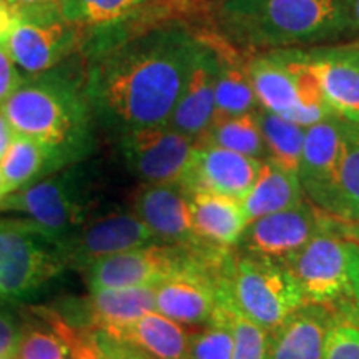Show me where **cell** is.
Returning <instances> with one entry per match:
<instances>
[{
  "mask_svg": "<svg viewBox=\"0 0 359 359\" xmlns=\"http://www.w3.org/2000/svg\"><path fill=\"white\" fill-rule=\"evenodd\" d=\"M8 195L7 193V188H6V180H4V175L0 172V203H2V200L6 198Z\"/></svg>",
  "mask_w": 359,
  "mask_h": 359,
  "instance_id": "7bdbcfd3",
  "label": "cell"
},
{
  "mask_svg": "<svg viewBox=\"0 0 359 359\" xmlns=\"http://www.w3.org/2000/svg\"><path fill=\"white\" fill-rule=\"evenodd\" d=\"M0 210L25 213L40 231L64 245L85 223L87 200L75 175L64 173L11 193Z\"/></svg>",
  "mask_w": 359,
  "mask_h": 359,
  "instance_id": "9c48e42d",
  "label": "cell"
},
{
  "mask_svg": "<svg viewBox=\"0 0 359 359\" xmlns=\"http://www.w3.org/2000/svg\"><path fill=\"white\" fill-rule=\"evenodd\" d=\"M323 359H359V327L341 320L326 339Z\"/></svg>",
  "mask_w": 359,
  "mask_h": 359,
  "instance_id": "d6a6232c",
  "label": "cell"
},
{
  "mask_svg": "<svg viewBox=\"0 0 359 359\" xmlns=\"http://www.w3.org/2000/svg\"><path fill=\"white\" fill-rule=\"evenodd\" d=\"M196 145L226 148V150L258 160L266 158V147H264L262 130H259L257 110L213 120L206 132L196 140Z\"/></svg>",
  "mask_w": 359,
  "mask_h": 359,
  "instance_id": "4316f807",
  "label": "cell"
},
{
  "mask_svg": "<svg viewBox=\"0 0 359 359\" xmlns=\"http://www.w3.org/2000/svg\"><path fill=\"white\" fill-rule=\"evenodd\" d=\"M12 20L13 17L7 0H0V37L8 32V29H11L12 25Z\"/></svg>",
  "mask_w": 359,
  "mask_h": 359,
  "instance_id": "b9f144b4",
  "label": "cell"
},
{
  "mask_svg": "<svg viewBox=\"0 0 359 359\" xmlns=\"http://www.w3.org/2000/svg\"><path fill=\"white\" fill-rule=\"evenodd\" d=\"M22 83H24V77L8 52L6 35H2L0 37V107Z\"/></svg>",
  "mask_w": 359,
  "mask_h": 359,
  "instance_id": "e575fe53",
  "label": "cell"
},
{
  "mask_svg": "<svg viewBox=\"0 0 359 359\" xmlns=\"http://www.w3.org/2000/svg\"><path fill=\"white\" fill-rule=\"evenodd\" d=\"M210 39L218 55L213 120L258 110L259 105L248 74V52H241V48L218 32L210 30Z\"/></svg>",
  "mask_w": 359,
  "mask_h": 359,
  "instance_id": "ffe728a7",
  "label": "cell"
},
{
  "mask_svg": "<svg viewBox=\"0 0 359 359\" xmlns=\"http://www.w3.org/2000/svg\"><path fill=\"white\" fill-rule=\"evenodd\" d=\"M83 326L88 331H109L128 325L155 309V288H110L92 291L83 303Z\"/></svg>",
  "mask_w": 359,
  "mask_h": 359,
  "instance_id": "603a6c76",
  "label": "cell"
},
{
  "mask_svg": "<svg viewBox=\"0 0 359 359\" xmlns=\"http://www.w3.org/2000/svg\"><path fill=\"white\" fill-rule=\"evenodd\" d=\"M226 290L238 311L266 333L303 306L302 293L288 269L269 258L233 255Z\"/></svg>",
  "mask_w": 359,
  "mask_h": 359,
  "instance_id": "5b68a950",
  "label": "cell"
},
{
  "mask_svg": "<svg viewBox=\"0 0 359 359\" xmlns=\"http://www.w3.org/2000/svg\"><path fill=\"white\" fill-rule=\"evenodd\" d=\"M7 4L11 7L12 17L39 19V17L64 15L62 0H7Z\"/></svg>",
  "mask_w": 359,
  "mask_h": 359,
  "instance_id": "d590c367",
  "label": "cell"
},
{
  "mask_svg": "<svg viewBox=\"0 0 359 359\" xmlns=\"http://www.w3.org/2000/svg\"><path fill=\"white\" fill-rule=\"evenodd\" d=\"M133 213L154 233L156 243L201 245L193 231L190 193L180 183H143L133 198Z\"/></svg>",
  "mask_w": 359,
  "mask_h": 359,
  "instance_id": "ac0fdd59",
  "label": "cell"
},
{
  "mask_svg": "<svg viewBox=\"0 0 359 359\" xmlns=\"http://www.w3.org/2000/svg\"><path fill=\"white\" fill-rule=\"evenodd\" d=\"M206 246L210 245L151 243L100 258L85 268L87 285L90 291L140 286L156 288L160 283L190 268Z\"/></svg>",
  "mask_w": 359,
  "mask_h": 359,
  "instance_id": "ba28073f",
  "label": "cell"
},
{
  "mask_svg": "<svg viewBox=\"0 0 359 359\" xmlns=\"http://www.w3.org/2000/svg\"><path fill=\"white\" fill-rule=\"evenodd\" d=\"M145 0H62V13L79 27H109L127 20Z\"/></svg>",
  "mask_w": 359,
  "mask_h": 359,
  "instance_id": "f546056e",
  "label": "cell"
},
{
  "mask_svg": "<svg viewBox=\"0 0 359 359\" xmlns=\"http://www.w3.org/2000/svg\"><path fill=\"white\" fill-rule=\"evenodd\" d=\"M102 333L138 349L151 359H187L190 336L180 323L158 311L147 313L137 321Z\"/></svg>",
  "mask_w": 359,
  "mask_h": 359,
  "instance_id": "7402d4cb",
  "label": "cell"
},
{
  "mask_svg": "<svg viewBox=\"0 0 359 359\" xmlns=\"http://www.w3.org/2000/svg\"><path fill=\"white\" fill-rule=\"evenodd\" d=\"M156 243L154 233L133 212H114L82 224L64 245L67 263L87 268L97 259Z\"/></svg>",
  "mask_w": 359,
  "mask_h": 359,
  "instance_id": "5bb4252c",
  "label": "cell"
},
{
  "mask_svg": "<svg viewBox=\"0 0 359 359\" xmlns=\"http://www.w3.org/2000/svg\"><path fill=\"white\" fill-rule=\"evenodd\" d=\"M348 275L349 294L338 313L343 320L359 327V245L351 240H348Z\"/></svg>",
  "mask_w": 359,
  "mask_h": 359,
  "instance_id": "836d02e7",
  "label": "cell"
},
{
  "mask_svg": "<svg viewBox=\"0 0 359 359\" xmlns=\"http://www.w3.org/2000/svg\"><path fill=\"white\" fill-rule=\"evenodd\" d=\"M42 321L45 326L32 323L22 330L15 353L17 359H74V354L62 334L43 318Z\"/></svg>",
  "mask_w": 359,
  "mask_h": 359,
  "instance_id": "4dcf8cb0",
  "label": "cell"
},
{
  "mask_svg": "<svg viewBox=\"0 0 359 359\" xmlns=\"http://www.w3.org/2000/svg\"><path fill=\"white\" fill-rule=\"evenodd\" d=\"M190 200L193 231L200 243L226 250L240 245L248 226L240 200L210 191H193Z\"/></svg>",
  "mask_w": 359,
  "mask_h": 359,
  "instance_id": "44dd1931",
  "label": "cell"
},
{
  "mask_svg": "<svg viewBox=\"0 0 359 359\" xmlns=\"http://www.w3.org/2000/svg\"><path fill=\"white\" fill-rule=\"evenodd\" d=\"M330 217L341 223L359 219V125L344 120V155Z\"/></svg>",
  "mask_w": 359,
  "mask_h": 359,
  "instance_id": "83f0119b",
  "label": "cell"
},
{
  "mask_svg": "<svg viewBox=\"0 0 359 359\" xmlns=\"http://www.w3.org/2000/svg\"><path fill=\"white\" fill-rule=\"evenodd\" d=\"M230 296L228 290H224L222 303L212 321L188 338L187 359H231L235 338L230 323Z\"/></svg>",
  "mask_w": 359,
  "mask_h": 359,
  "instance_id": "f1b7e54d",
  "label": "cell"
},
{
  "mask_svg": "<svg viewBox=\"0 0 359 359\" xmlns=\"http://www.w3.org/2000/svg\"><path fill=\"white\" fill-rule=\"evenodd\" d=\"M196 45L198 32L175 20L125 39L92 67L88 98L123 132L167 125Z\"/></svg>",
  "mask_w": 359,
  "mask_h": 359,
  "instance_id": "6da1fadb",
  "label": "cell"
},
{
  "mask_svg": "<svg viewBox=\"0 0 359 359\" xmlns=\"http://www.w3.org/2000/svg\"><path fill=\"white\" fill-rule=\"evenodd\" d=\"M334 218L321 212L311 201L294 208L266 215L248 223L240 246L246 255L283 262L316 236L333 226Z\"/></svg>",
  "mask_w": 359,
  "mask_h": 359,
  "instance_id": "8fae6325",
  "label": "cell"
},
{
  "mask_svg": "<svg viewBox=\"0 0 359 359\" xmlns=\"http://www.w3.org/2000/svg\"><path fill=\"white\" fill-rule=\"evenodd\" d=\"M64 246L27 222H0V298L22 299L67 266Z\"/></svg>",
  "mask_w": 359,
  "mask_h": 359,
  "instance_id": "8992f818",
  "label": "cell"
},
{
  "mask_svg": "<svg viewBox=\"0 0 359 359\" xmlns=\"http://www.w3.org/2000/svg\"><path fill=\"white\" fill-rule=\"evenodd\" d=\"M215 4H222V2H226V0H213Z\"/></svg>",
  "mask_w": 359,
  "mask_h": 359,
  "instance_id": "ee69618b",
  "label": "cell"
},
{
  "mask_svg": "<svg viewBox=\"0 0 359 359\" xmlns=\"http://www.w3.org/2000/svg\"><path fill=\"white\" fill-rule=\"evenodd\" d=\"M95 338L102 359H151L138 349L109 338L102 331H95Z\"/></svg>",
  "mask_w": 359,
  "mask_h": 359,
  "instance_id": "8d00e7d4",
  "label": "cell"
},
{
  "mask_svg": "<svg viewBox=\"0 0 359 359\" xmlns=\"http://www.w3.org/2000/svg\"><path fill=\"white\" fill-rule=\"evenodd\" d=\"M217 74L218 55L210 39V30H200L190 74L167 123L170 128L193 140H198L206 132L215 115Z\"/></svg>",
  "mask_w": 359,
  "mask_h": 359,
  "instance_id": "2e32d148",
  "label": "cell"
},
{
  "mask_svg": "<svg viewBox=\"0 0 359 359\" xmlns=\"http://www.w3.org/2000/svg\"><path fill=\"white\" fill-rule=\"evenodd\" d=\"M0 359H15L13 356H7V358H0Z\"/></svg>",
  "mask_w": 359,
  "mask_h": 359,
  "instance_id": "f6af8a7d",
  "label": "cell"
},
{
  "mask_svg": "<svg viewBox=\"0 0 359 359\" xmlns=\"http://www.w3.org/2000/svg\"><path fill=\"white\" fill-rule=\"evenodd\" d=\"M64 165L60 155L42 143L25 137H13L11 147L0 161V172L6 180L7 193L19 191L34 183L40 177Z\"/></svg>",
  "mask_w": 359,
  "mask_h": 359,
  "instance_id": "d4e9b609",
  "label": "cell"
},
{
  "mask_svg": "<svg viewBox=\"0 0 359 359\" xmlns=\"http://www.w3.org/2000/svg\"><path fill=\"white\" fill-rule=\"evenodd\" d=\"M22 330L6 313H0V358L15 356Z\"/></svg>",
  "mask_w": 359,
  "mask_h": 359,
  "instance_id": "74e56055",
  "label": "cell"
},
{
  "mask_svg": "<svg viewBox=\"0 0 359 359\" xmlns=\"http://www.w3.org/2000/svg\"><path fill=\"white\" fill-rule=\"evenodd\" d=\"M336 230H338L344 238H348V240H351L354 243L359 245V219L353 223H341L336 219Z\"/></svg>",
  "mask_w": 359,
  "mask_h": 359,
  "instance_id": "60d3db41",
  "label": "cell"
},
{
  "mask_svg": "<svg viewBox=\"0 0 359 359\" xmlns=\"http://www.w3.org/2000/svg\"><path fill=\"white\" fill-rule=\"evenodd\" d=\"M79 25L64 15L13 17L6 34L8 52L17 69L35 77L60 64L79 42Z\"/></svg>",
  "mask_w": 359,
  "mask_h": 359,
  "instance_id": "7c38bea8",
  "label": "cell"
},
{
  "mask_svg": "<svg viewBox=\"0 0 359 359\" xmlns=\"http://www.w3.org/2000/svg\"><path fill=\"white\" fill-rule=\"evenodd\" d=\"M13 137H15V135H13L11 125L7 123L6 116L0 111V161H2L4 155H6L7 148L11 147Z\"/></svg>",
  "mask_w": 359,
  "mask_h": 359,
  "instance_id": "ab89813d",
  "label": "cell"
},
{
  "mask_svg": "<svg viewBox=\"0 0 359 359\" xmlns=\"http://www.w3.org/2000/svg\"><path fill=\"white\" fill-rule=\"evenodd\" d=\"M248 74L259 109L306 128L333 115L302 48L248 52Z\"/></svg>",
  "mask_w": 359,
  "mask_h": 359,
  "instance_id": "277c9868",
  "label": "cell"
},
{
  "mask_svg": "<svg viewBox=\"0 0 359 359\" xmlns=\"http://www.w3.org/2000/svg\"><path fill=\"white\" fill-rule=\"evenodd\" d=\"M122 155L130 173L145 185L180 183L187 173L196 140L168 125L125 130Z\"/></svg>",
  "mask_w": 359,
  "mask_h": 359,
  "instance_id": "30bf717a",
  "label": "cell"
},
{
  "mask_svg": "<svg viewBox=\"0 0 359 359\" xmlns=\"http://www.w3.org/2000/svg\"><path fill=\"white\" fill-rule=\"evenodd\" d=\"M341 6H343L348 30L351 29L359 34V0H341Z\"/></svg>",
  "mask_w": 359,
  "mask_h": 359,
  "instance_id": "f35d334b",
  "label": "cell"
},
{
  "mask_svg": "<svg viewBox=\"0 0 359 359\" xmlns=\"http://www.w3.org/2000/svg\"><path fill=\"white\" fill-rule=\"evenodd\" d=\"M280 263L298 286L303 304H321L338 311L348 299V240L336 230V219L333 226Z\"/></svg>",
  "mask_w": 359,
  "mask_h": 359,
  "instance_id": "52a82bcc",
  "label": "cell"
},
{
  "mask_svg": "<svg viewBox=\"0 0 359 359\" xmlns=\"http://www.w3.org/2000/svg\"><path fill=\"white\" fill-rule=\"evenodd\" d=\"M262 137L266 147V158L285 172L298 175L302 165L306 127L263 109L257 110Z\"/></svg>",
  "mask_w": 359,
  "mask_h": 359,
  "instance_id": "484cf974",
  "label": "cell"
},
{
  "mask_svg": "<svg viewBox=\"0 0 359 359\" xmlns=\"http://www.w3.org/2000/svg\"><path fill=\"white\" fill-rule=\"evenodd\" d=\"M344 155V118L331 115L306 128L299 183L314 206L330 215Z\"/></svg>",
  "mask_w": 359,
  "mask_h": 359,
  "instance_id": "4fadbf2b",
  "label": "cell"
},
{
  "mask_svg": "<svg viewBox=\"0 0 359 359\" xmlns=\"http://www.w3.org/2000/svg\"><path fill=\"white\" fill-rule=\"evenodd\" d=\"M303 188L298 175L288 173L273 161L263 160L262 168L248 195L241 200L248 223L303 203Z\"/></svg>",
  "mask_w": 359,
  "mask_h": 359,
  "instance_id": "cb8c5ba5",
  "label": "cell"
},
{
  "mask_svg": "<svg viewBox=\"0 0 359 359\" xmlns=\"http://www.w3.org/2000/svg\"><path fill=\"white\" fill-rule=\"evenodd\" d=\"M13 135L35 140L60 155L64 165L79 156L87 135V100L74 83L43 77L20 85L0 107Z\"/></svg>",
  "mask_w": 359,
  "mask_h": 359,
  "instance_id": "3957f363",
  "label": "cell"
},
{
  "mask_svg": "<svg viewBox=\"0 0 359 359\" xmlns=\"http://www.w3.org/2000/svg\"><path fill=\"white\" fill-rule=\"evenodd\" d=\"M230 304V323L233 338H235L231 359H266L268 333L255 323L246 320L235 308L231 299Z\"/></svg>",
  "mask_w": 359,
  "mask_h": 359,
  "instance_id": "1f68e13d",
  "label": "cell"
},
{
  "mask_svg": "<svg viewBox=\"0 0 359 359\" xmlns=\"http://www.w3.org/2000/svg\"><path fill=\"white\" fill-rule=\"evenodd\" d=\"M341 320L333 308L303 304L268 333L266 359H323L327 336Z\"/></svg>",
  "mask_w": 359,
  "mask_h": 359,
  "instance_id": "d6986e66",
  "label": "cell"
},
{
  "mask_svg": "<svg viewBox=\"0 0 359 359\" xmlns=\"http://www.w3.org/2000/svg\"><path fill=\"white\" fill-rule=\"evenodd\" d=\"M262 163L226 148L196 145L180 185L188 193L210 191L241 201L257 182Z\"/></svg>",
  "mask_w": 359,
  "mask_h": 359,
  "instance_id": "9a60e30c",
  "label": "cell"
},
{
  "mask_svg": "<svg viewBox=\"0 0 359 359\" xmlns=\"http://www.w3.org/2000/svg\"><path fill=\"white\" fill-rule=\"evenodd\" d=\"M304 52L331 114L359 125V40Z\"/></svg>",
  "mask_w": 359,
  "mask_h": 359,
  "instance_id": "e0dca14e",
  "label": "cell"
},
{
  "mask_svg": "<svg viewBox=\"0 0 359 359\" xmlns=\"http://www.w3.org/2000/svg\"><path fill=\"white\" fill-rule=\"evenodd\" d=\"M218 34L245 52L298 48L348 30L341 0H226L217 4Z\"/></svg>",
  "mask_w": 359,
  "mask_h": 359,
  "instance_id": "7a4b0ae2",
  "label": "cell"
}]
</instances>
